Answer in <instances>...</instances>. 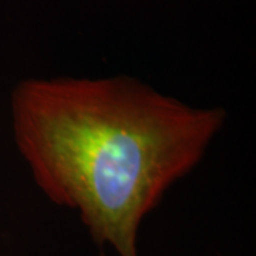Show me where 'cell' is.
I'll list each match as a JSON object with an SVG mask.
<instances>
[{"label":"cell","instance_id":"1","mask_svg":"<svg viewBox=\"0 0 256 256\" xmlns=\"http://www.w3.org/2000/svg\"><path fill=\"white\" fill-rule=\"evenodd\" d=\"M16 144L50 201L92 240L138 256V230L196 166L225 111L192 108L128 77L30 78L12 94Z\"/></svg>","mask_w":256,"mask_h":256}]
</instances>
